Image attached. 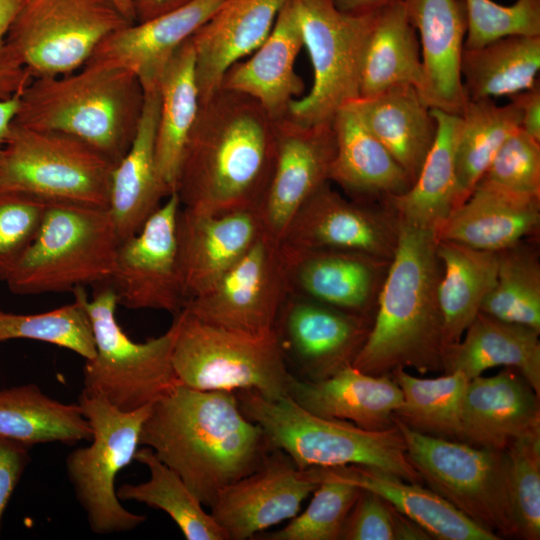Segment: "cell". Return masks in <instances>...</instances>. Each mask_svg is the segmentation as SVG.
Wrapping results in <instances>:
<instances>
[{
	"instance_id": "49",
	"label": "cell",
	"mask_w": 540,
	"mask_h": 540,
	"mask_svg": "<svg viewBox=\"0 0 540 540\" xmlns=\"http://www.w3.org/2000/svg\"><path fill=\"white\" fill-rule=\"evenodd\" d=\"M49 202L13 191H0V281L6 282L33 243Z\"/></svg>"
},
{
	"instance_id": "14",
	"label": "cell",
	"mask_w": 540,
	"mask_h": 540,
	"mask_svg": "<svg viewBox=\"0 0 540 540\" xmlns=\"http://www.w3.org/2000/svg\"><path fill=\"white\" fill-rule=\"evenodd\" d=\"M289 294L281 242L264 232L215 285L190 299L184 309L216 326L267 333L276 329Z\"/></svg>"
},
{
	"instance_id": "31",
	"label": "cell",
	"mask_w": 540,
	"mask_h": 540,
	"mask_svg": "<svg viewBox=\"0 0 540 540\" xmlns=\"http://www.w3.org/2000/svg\"><path fill=\"white\" fill-rule=\"evenodd\" d=\"M331 125L335 154L330 181L364 201H387L409 189L411 181L405 171L350 104L335 114Z\"/></svg>"
},
{
	"instance_id": "47",
	"label": "cell",
	"mask_w": 540,
	"mask_h": 540,
	"mask_svg": "<svg viewBox=\"0 0 540 540\" xmlns=\"http://www.w3.org/2000/svg\"><path fill=\"white\" fill-rule=\"evenodd\" d=\"M478 184L508 195L540 200V142L521 128L502 144Z\"/></svg>"
},
{
	"instance_id": "4",
	"label": "cell",
	"mask_w": 540,
	"mask_h": 540,
	"mask_svg": "<svg viewBox=\"0 0 540 540\" xmlns=\"http://www.w3.org/2000/svg\"><path fill=\"white\" fill-rule=\"evenodd\" d=\"M143 103V88L131 71L87 64L32 79L21 92L14 123L75 137L116 165L133 141Z\"/></svg>"
},
{
	"instance_id": "18",
	"label": "cell",
	"mask_w": 540,
	"mask_h": 540,
	"mask_svg": "<svg viewBox=\"0 0 540 540\" xmlns=\"http://www.w3.org/2000/svg\"><path fill=\"white\" fill-rule=\"evenodd\" d=\"M318 483L273 449L250 474L219 491L209 507L228 540H246L295 517Z\"/></svg>"
},
{
	"instance_id": "27",
	"label": "cell",
	"mask_w": 540,
	"mask_h": 540,
	"mask_svg": "<svg viewBox=\"0 0 540 540\" xmlns=\"http://www.w3.org/2000/svg\"><path fill=\"white\" fill-rule=\"evenodd\" d=\"M288 395L315 415L348 421L367 430L393 427V415L403 400L391 375H370L352 365L317 381L292 375Z\"/></svg>"
},
{
	"instance_id": "42",
	"label": "cell",
	"mask_w": 540,
	"mask_h": 540,
	"mask_svg": "<svg viewBox=\"0 0 540 540\" xmlns=\"http://www.w3.org/2000/svg\"><path fill=\"white\" fill-rule=\"evenodd\" d=\"M390 375L403 396L394 419L419 433L460 441L461 403L469 381L463 373L421 378L398 368Z\"/></svg>"
},
{
	"instance_id": "11",
	"label": "cell",
	"mask_w": 540,
	"mask_h": 540,
	"mask_svg": "<svg viewBox=\"0 0 540 540\" xmlns=\"http://www.w3.org/2000/svg\"><path fill=\"white\" fill-rule=\"evenodd\" d=\"M114 166L75 137L14 123L0 149V191L107 208Z\"/></svg>"
},
{
	"instance_id": "50",
	"label": "cell",
	"mask_w": 540,
	"mask_h": 540,
	"mask_svg": "<svg viewBox=\"0 0 540 540\" xmlns=\"http://www.w3.org/2000/svg\"><path fill=\"white\" fill-rule=\"evenodd\" d=\"M340 539L427 540L431 537L381 496L361 489L346 518Z\"/></svg>"
},
{
	"instance_id": "36",
	"label": "cell",
	"mask_w": 540,
	"mask_h": 540,
	"mask_svg": "<svg viewBox=\"0 0 540 540\" xmlns=\"http://www.w3.org/2000/svg\"><path fill=\"white\" fill-rule=\"evenodd\" d=\"M423 82L420 43L404 2L379 10L363 52L359 98L396 86H412L420 93Z\"/></svg>"
},
{
	"instance_id": "24",
	"label": "cell",
	"mask_w": 540,
	"mask_h": 540,
	"mask_svg": "<svg viewBox=\"0 0 540 540\" xmlns=\"http://www.w3.org/2000/svg\"><path fill=\"white\" fill-rule=\"evenodd\" d=\"M404 5L420 36V95L430 108L461 115L468 101L460 71L467 33L464 0H405Z\"/></svg>"
},
{
	"instance_id": "48",
	"label": "cell",
	"mask_w": 540,
	"mask_h": 540,
	"mask_svg": "<svg viewBox=\"0 0 540 540\" xmlns=\"http://www.w3.org/2000/svg\"><path fill=\"white\" fill-rule=\"evenodd\" d=\"M465 49L484 46L509 35H540V0H516L509 6L492 0H464Z\"/></svg>"
},
{
	"instance_id": "26",
	"label": "cell",
	"mask_w": 540,
	"mask_h": 540,
	"mask_svg": "<svg viewBox=\"0 0 540 540\" xmlns=\"http://www.w3.org/2000/svg\"><path fill=\"white\" fill-rule=\"evenodd\" d=\"M303 47V35L293 0L278 13L266 40L245 60L233 64L224 74L220 88L250 96L273 120L286 117L290 104L303 93V80L294 64Z\"/></svg>"
},
{
	"instance_id": "15",
	"label": "cell",
	"mask_w": 540,
	"mask_h": 540,
	"mask_svg": "<svg viewBox=\"0 0 540 540\" xmlns=\"http://www.w3.org/2000/svg\"><path fill=\"white\" fill-rule=\"evenodd\" d=\"M180 209L179 197L172 193L135 235L119 244L108 282L118 304L174 315L185 308L177 242Z\"/></svg>"
},
{
	"instance_id": "5",
	"label": "cell",
	"mask_w": 540,
	"mask_h": 540,
	"mask_svg": "<svg viewBox=\"0 0 540 540\" xmlns=\"http://www.w3.org/2000/svg\"><path fill=\"white\" fill-rule=\"evenodd\" d=\"M235 392L241 410L261 427L271 448L283 451L299 470L362 465L423 483L396 425L367 430L315 415L289 395L268 399L252 390Z\"/></svg>"
},
{
	"instance_id": "53",
	"label": "cell",
	"mask_w": 540,
	"mask_h": 540,
	"mask_svg": "<svg viewBox=\"0 0 540 540\" xmlns=\"http://www.w3.org/2000/svg\"><path fill=\"white\" fill-rule=\"evenodd\" d=\"M509 98L520 110V128L540 142V83Z\"/></svg>"
},
{
	"instance_id": "20",
	"label": "cell",
	"mask_w": 540,
	"mask_h": 540,
	"mask_svg": "<svg viewBox=\"0 0 540 540\" xmlns=\"http://www.w3.org/2000/svg\"><path fill=\"white\" fill-rule=\"evenodd\" d=\"M264 232L257 210L210 214L181 206L177 242L187 302L215 285Z\"/></svg>"
},
{
	"instance_id": "39",
	"label": "cell",
	"mask_w": 540,
	"mask_h": 540,
	"mask_svg": "<svg viewBox=\"0 0 540 540\" xmlns=\"http://www.w3.org/2000/svg\"><path fill=\"white\" fill-rule=\"evenodd\" d=\"M540 69V35H509L463 49L460 71L468 100L512 96L535 86Z\"/></svg>"
},
{
	"instance_id": "17",
	"label": "cell",
	"mask_w": 540,
	"mask_h": 540,
	"mask_svg": "<svg viewBox=\"0 0 540 540\" xmlns=\"http://www.w3.org/2000/svg\"><path fill=\"white\" fill-rule=\"evenodd\" d=\"M275 123L274 165L257 211L266 233L280 240L299 209L330 181L335 139L331 124L305 125L288 115Z\"/></svg>"
},
{
	"instance_id": "30",
	"label": "cell",
	"mask_w": 540,
	"mask_h": 540,
	"mask_svg": "<svg viewBox=\"0 0 540 540\" xmlns=\"http://www.w3.org/2000/svg\"><path fill=\"white\" fill-rule=\"evenodd\" d=\"M540 200L517 198L477 184L435 230L439 241L500 252L538 231Z\"/></svg>"
},
{
	"instance_id": "37",
	"label": "cell",
	"mask_w": 540,
	"mask_h": 540,
	"mask_svg": "<svg viewBox=\"0 0 540 540\" xmlns=\"http://www.w3.org/2000/svg\"><path fill=\"white\" fill-rule=\"evenodd\" d=\"M437 254L442 266L438 300L446 348L461 339L492 290L497 276L498 252L438 240Z\"/></svg>"
},
{
	"instance_id": "19",
	"label": "cell",
	"mask_w": 540,
	"mask_h": 540,
	"mask_svg": "<svg viewBox=\"0 0 540 540\" xmlns=\"http://www.w3.org/2000/svg\"><path fill=\"white\" fill-rule=\"evenodd\" d=\"M371 324L370 316L289 295L276 330L283 348L288 347L309 380L317 381L352 365Z\"/></svg>"
},
{
	"instance_id": "13",
	"label": "cell",
	"mask_w": 540,
	"mask_h": 540,
	"mask_svg": "<svg viewBox=\"0 0 540 540\" xmlns=\"http://www.w3.org/2000/svg\"><path fill=\"white\" fill-rule=\"evenodd\" d=\"M130 25L111 0H24L7 36L31 77L82 68L98 45Z\"/></svg>"
},
{
	"instance_id": "43",
	"label": "cell",
	"mask_w": 540,
	"mask_h": 540,
	"mask_svg": "<svg viewBox=\"0 0 540 540\" xmlns=\"http://www.w3.org/2000/svg\"><path fill=\"white\" fill-rule=\"evenodd\" d=\"M480 312L540 332V263L534 247L522 240L498 252L496 281Z\"/></svg>"
},
{
	"instance_id": "12",
	"label": "cell",
	"mask_w": 540,
	"mask_h": 540,
	"mask_svg": "<svg viewBox=\"0 0 540 540\" xmlns=\"http://www.w3.org/2000/svg\"><path fill=\"white\" fill-rule=\"evenodd\" d=\"M313 68L310 92L290 104L288 116L305 125L331 124L359 98L363 52L377 12L350 14L331 0H293Z\"/></svg>"
},
{
	"instance_id": "45",
	"label": "cell",
	"mask_w": 540,
	"mask_h": 540,
	"mask_svg": "<svg viewBox=\"0 0 540 540\" xmlns=\"http://www.w3.org/2000/svg\"><path fill=\"white\" fill-rule=\"evenodd\" d=\"M307 508L280 530L266 534L268 540H337L356 502L360 488L338 480L321 478Z\"/></svg>"
},
{
	"instance_id": "55",
	"label": "cell",
	"mask_w": 540,
	"mask_h": 540,
	"mask_svg": "<svg viewBox=\"0 0 540 540\" xmlns=\"http://www.w3.org/2000/svg\"><path fill=\"white\" fill-rule=\"evenodd\" d=\"M20 95L0 99V149L9 138L20 107Z\"/></svg>"
},
{
	"instance_id": "56",
	"label": "cell",
	"mask_w": 540,
	"mask_h": 540,
	"mask_svg": "<svg viewBox=\"0 0 540 540\" xmlns=\"http://www.w3.org/2000/svg\"><path fill=\"white\" fill-rule=\"evenodd\" d=\"M404 1L405 0H331L337 9L350 14L372 13Z\"/></svg>"
},
{
	"instance_id": "44",
	"label": "cell",
	"mask_w": 540,
	"mask_h": 540,
	"mask_svg": "<svg viewBox=\"0 0 540 540\" xmlns=\"http://www.w3.org/2000/svg\"><path fill=\"white\" fill-rule=\"evenodd\" d=\"M74 301L54 310L37 314H16L0 308V343L12 339H30L56 345L85 360L95 355L91 321L85 307L87 295L76 288Z\"/></svg>"
},
{
	"instance_id": "9",
	"label": "cell",
	"mask_w": 540,
	"mask_h": 540,
	"mask_svg": "<svg viewBox=\"0 0 540 540\" xmlns=\"http://www.w3.org/2000/svg\"><path fill=\"white\" fill-rule=\"evenodd\" d=\"M86 298L95 355L85 360L83 391L101 396L122 411L152 404L179 383L172 365L175 328L144 342H135L116 318L118 298L107 283Z\"/></svg>"
},
{
	"instance_id": "46",
	"label": "cell",
	"mask_w": 540,
	"mask_h": 540,
	"mask_svg": "<svg viewBox=\"0 0 540 540\" xmlns=\"http://www.w3.org/2000/svg\"><path fill=\"white\" fill-rule=\"evenodd\" d=\"M510 498L519 538H540V432L514 440L505 450Z\"/></svg>"
},
{
	"instance_id": "22",
	"label": "cell",
	"mask_w": 540,
	"mask_h": 540,
	"mask_svg": "<svg viewBox=\"0 0 540 540\" xmlns=\"http://www.w3.org/2000/svg\"><path fill=\"white\" fill-rule=\"evenodd\" d=\"M224 1L193 0L153 19L125 26L107 36L85 65L124 68L137 77L144 92L158 89L173 55Z\"/></svg>"
},
{
	"instance_id": "32",
	"label": "cell",
	"mask_w": 540,
	"mask_h": 540,
	"mask_svg": "<svg viewBox=\"0 0 540 540\" xmlns=\"http://www.w3.org/2000/svg\"><path fill=\"white\" fill-rule=\"evenodd\" d=\"M540 332L479 312L461 339L446 347L443 372L459 371L468 380L488 369H516L540 395Z\"/></svg>"
},
{
	"instance_id": "2",
	"label": "cell",
	"mask_w": 540,
	"mask_h": 540,
	"mask_svg": "<svg viewBox=\"0 0 540 540\" xmlns=\"http://www.w3.org/2000/svg\"><path fill=\"white\" fill-rule=\"evenodd\" d=\"M276 123L250 96L219 88L200 110L183 154L181 206L221 214L258 210L276 153Z\"/></svg>"
},
{
	"instance_id": "3",
	"label": "cell",
	"mask_w": 540,
	"mask_h": 540,
	"mask_svg": "<svg viewBox=\"0 0 540 540\" xmlns=\"http://www.w3.org/2000/svg\"><path fill=\"white\" fill-rule=\"evenodd\" d=\"M434 230L400 222L397 246L376 302L375 318L352 366L370 375L398 368L443 371L442 266Z\"/></svg>"
},
{
	"instance_id": "35",
	"label": "cell",
	"mask_w": 540,
	"mask_h": 540,
	"mask_svg": "<svg viewBox=\"0 0 540 540\" xmlns=\"http://www.w3.org/2000/svg\"><path fill=\"white\" fill-rule=\"evenodd\" d=\"M437 133L412 185L387 202L399 221L436 230L456 206L455 152L461 116L431 108Z\"/></svg>"
},
{
	"instance_id": "34",
	"label": "cell",
	"mask_w": 540,
	"mask_h": 540,
	"mask_svg": "<svg viewBox=\"0 0 540 540\" xmlns=\"http://www.w3.org/2000/svg\"><path fill=\"white\" fill-rule=\"evenodd\" d=\"M158 89L160 107L155 157L159 177L169 196L176 192L185 147L200 110L191 38L169 61Z\"/></svg>"
},
{
	"instance_id": "25",
	"label": "cell",
	"mask_w": 540,
	"mask_h": 540,
	"mask_svg": "<svg viewBox=\"0 0 540 540\" xmlns=\"http://www.w3.org/2000/svg\"><path fill=\"white\" fill-rule=\"evenodd\" d=\"M288 0H225L192 36L200 104L221 86L226 71L268 37Z\"/></svg>"
},
{
	"instance_id": "51",
	"label": "cell",
	"mask_w": 540,
	"mask_h": 540,
	"mask_svg": "<svg viewBox=\"0 0 540 540\" xmlns=\"http://www.w3.org/2000/svg\"><path fill=\"white\" fill-rule=\"evenodd\" d=\"M24 0H0V99L21 93L32 81L12 52L7 36Z\"/></svg>"
},
{
	"instance_id": "23",
	"label": "cell",
	"mask_w": 540,
	"mask_h": 540,
	"mask_svg": "<svg viewBox=\"0 0 540 540\" xmlns=\"http://www.w3.org/2000/svg\"><path fill=\"white\" fill-rule=\"evenodd\" d=\"M539 396L510 367L469 380L461 403L460 441L504 451L514 440L540 432Z\"/></svg>"
},
{
	"instance_id": "16",
	"label": "cell",
	"mask_w": 540,
	"mask_h": 540,
	"mask_svg": "<svg viewBox=\"0 0 540 540\" xmlns=\"http://www.w3.org/2000/svg\"><path fill=\"white\" fill-rule=\"evenodd\" d=\"M399 228L387 201L383 207L348 200L326 183L299 209L280 242L295 249L353 251L391 261Z\"/></svg>"
},
{
	"instance_id": "1",
	"label": "cell",
	"mask_w": 540,
	"mask_h": 540,
	"mask_svg": "<svg viewBox=\"0 0 540 540\" xmlns=\"http://www.w3.org/2000/svg\"><path fill=\"white\" fill-rule=\"evenodd\" d=\"M139 445L151 448L207 507L273 450L261 427L241 410L235 391L180 383L152 403Z\"/></svg>"
},
{
	"instance_id": "52",
	"label": "cell",
	"mask_w": 540,
	"mask_h": 540,
	"mask_svg": "<svg viewBox=\"0 0 540 540\" xmlns=\"http://www.w3.org/2000/svg\"><path fill=\"white\" fill-rule=\"evenodd\" d=\"M29 450L20 442L0 437V532L6 507L30 462Z\"/></svg>"
},
{
	"instance_id": "7",
	"label": "cell",
	"mask_w": 540,
	"mask_h": 540,
	"mask_svg": "<svg viewBox=\"0 0 540 540\" xmlns=\"http://www.w3.org/2000/svg\"><path fill=\"white\" fill-rule=\"evenodd\" d=\"M172 365L178 382L198 390H252L288 395V371L277 330L248 333L204 322L183 309L173 320Z\"/></svg>"
},
{
	"instance_id": "41",
	"label": "cell",
	"mask_w": 540,
	"mask_h": 540,
	"mask_svg": "<svg viewBox=\"0 0 540 540\" xmlns=\"http://www.w3.org/2000/svg\"><path fill=\"white\" fill-rule=\"evenodd\" d=\"M460 116L455 152V208L469 197L502 144L521 125L520 110L511 101L500 106L490 98L468 100Z\"/></svg>"
},
{
	"instance_id": "33",
	"label": "cell",
	"mask_w": 540,
	"mask_h": 540,
	"mask_svg": "<svg viewBox=\"0 0 540 540\" xmlns=\"http://www.w3.org/2000/svg\"><path fill=\"white\" fill-rule=\"evenodd\" d=\"M350 105L412 185L437 133L436 119L420 93L412 86H396Z\"/></svg>"
},
{
	"instance_id": "10",
	"label": "cell",
	"mask_w": 540,
	"mask_h": 540,
	"mask_svg": "<svg viewBox=\"0 0 540 540\" xmlns=\"http://www.w3.org/2000/svg\"><path fill=\"white\" fill-rule=\"evenodd\" d=\"M78 404L92 428L90 444L72 450L65 467L75 497L96 534L131 531L146 520L121 504L116 493L118 473L138 450L140 432L151 405L122 411L98 395L81 391Z\"/></svg>"
},
{
	"instance_id": "54",
	"label": "cell",
	"mask_w": 540,
	"mask_h": 540,
	"mask_svg": "<svg viewBox=\"0 0 540 540\" xmlns=\"http://www.w3.org/2000/svg\"><path fill=\"white\" fill-rule=\"evenodd\" d=\"M193 0H132L136 23L144 22L187 5Z\"/></svg>"
},
{
	"instance_id": "6",
	"label": "cell",
	"mask_w": 540,
	"mask_h": 540,
	"mask_svg": "<svg viewBox=\"0 0 540 540\" xmlns=\"http://www.w3.org/2000/svg\"><path fill=\"white\" fill-rule=\"evenodd\" d=\"M119 244L107 208L50 203L33 243L6 284L17 295L107 284Z\"/></svg>"
},
{
	"instance_id": "57",
	"label": "cell",
	"mask_w": 540,
	"mask_h": 540,
	"mask_svg": "<svg viewBox=\"0 0 540 540\" xmlns=\"http://www.w3.org/2000/svg\"><path fill=\"white\" fill-rule=\"evenodd\" d=\"M123 17L130 23H136L132 0H111Z\"/></svg>"
},
{
	"instance_id": "38",
	"label": "cell",
	"mask_w": 540,
	"mask_h": 540,
	"mask_svg": "<svg viewBox=\"0 0 540 540\" xmlns=\"http://www.w3.org/2000/svg\"><path fill=\"white\" fill-rule=\"evenodd\" d=\"M0 437L28 447L59 442L91 441L92 428L80 405L45 394L36 384L0 390Z\"/></svg>"
},
{
	"instance_id": "29",
	"label": "cell",
	"mask_w": 540,
	"mask_h": 540,
	"mask_svg": "<svg viewBox=\"0 0 540 540\" xmlns=\"http://www.w3.org/2000/svg\"><path fill=\"white\" fill-rule=\"evenodd\" d=\"M159 107V89L145 91L136 134L112 171L107 209L120 243L135 235L168 197L155 157Z\"/></svg>"
},
{
	"instance_id": "8",
	"label": "cell",
	"mask_w": 540,
	"mask_h": 540,
	"mask_svg": "<svg viewBox=\"0 0 540 540\" xmlns=\"http://www.w3.org/2000/svg\"><path fill=\"white\" fill-rule=\"evenodd\" d=\"M393 421L422 482L499 537H519L509 492L505 450L422 434L397 419L393 418Z\"/></svg>"
},
{
	"instance_id": "40",
	"label": "cell",
	"mask_w": 540,
	"mask_h": 540,
	"mask_svg": "<svg viewBox=\"0 0 540 540\" xmlns=\"http://www.w3.org/2000/svg\"><path fill=\"white\" fill-rule=\"evenodd\" d=\"M134 460L149 470V479L139 484H123L117 490L120 500L136 501L162 510L178 526L187 540H228L224 529L183 479L163 463L147 446L136 451Z\"/></svg>"
},
{
	"instance_id": "28",
	"label": "cell",
	"mask_w": 540,
	"mask_h": 540,
	"mask_svg": "<svg viewBox=\"0 0 540 540\" xmlns=\"http://www.w3.org/2000/svg\"><path fill=\"white\" fill-rule=\"evenodd\" d=\"M316 482L334 479L371 491L388 501L400 513L440 540H498L500 537L477 524L443 497L420 483L362 465L312 467L305 469Z\"/></svg>"
},
{
	"instance_id": "21",
	"label": "cell",
	"mask_w": 540,
	"mask_h": 540,
	"mask_svg": "<svg viewBox=\"0 0 540 540\" xmlns=\"http://www.w3.org/2000/svg\"><path fill=\"white\" fill-rule=\"evenodd\" d=\"M281 246L289 295L370 316L390 261L353 251Z\"/></svg>"
}]
</instances>
